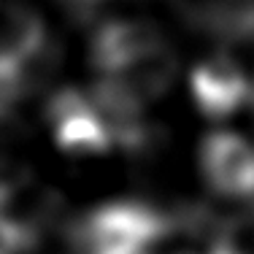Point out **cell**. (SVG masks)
I'll use <instances>...</instances> for the list:
<instances>
[{"mask_svg":"<svg viewBox=\"0 0 254 254\" xmlns=\"http://www.w3.org/2000/svg\"><path fill=\"white\" fill-rule=\"evenodd\" d=\"M95 81L146 108L173 87L176 49L154 25L141 19H108L89 41Z\"/></svg>","mask_w":254,"mask_h":254,"instance_id":"1","label":"cell"},{"mask_svg":"<svg viewBox=\"0 0 254 254\" xmlns=\"http://www.w3.org/2000/svg\"><path fill=\"white\" fill-rule=\"evenodd\" d=\"M179 219L143 200H114L89 208L68 227L70 254H154Z\"/></svg>","mask_w":254,"mask_h":254,"instance_id":"2","label":"cell"},{"mask_svg":"<svg viewBox=\"0 0 254 254\" xmlns=\"http://www.w3.org/2000/svg\"><path fill=\"white\" fill-rule=\"evenodd\" d=\"M46 127L57 149L73 157H103L117 149L106 111L92 89L63 87L46 100Z\"/></svg>","mask_w":254,"mask_h":254,"instance_id":"3","label":"cell"},{"mask_svg":"<svg viewBox=\"0 0 254 254\" xmlns=\"http://www.w3.org/2000/svg\"><path fill=\"white\" fill-rule=\"evenodd\" d=\"M205 184L227 200H254V146L238 132H211L200 143Z\"/></svg>","mask_w":254,"mask_h":254,"instance_id":"4","label":"cell"},{"mask_svg":"<svg viewBox=\"0 0 254 254\" xmlns=\"http://www.w3.org/2000/svg\"><path fill=\"white\" fill-rule=\"evenodd\" d=\"M190 92L195 108L211 122H225L235 117L246 103H252L244 78L219 49L192 68Z\"/></svg>","mask_w":254,"mask_h":254,"instance_id":"5","label":"cell"},{"mask_svg":"<svg viewBox=\"0 0 254 254\" xmlns=\"http://www.w3.org/2000/svg\"><path fill=\"white\" fill-rule=\"evenodd\" d=\"M49 41L44 19L25 0H0V70L30 60Z\"/></svg>","mask_w":254,"mask_h":254,"instance_id":"6","label":"cell"},{"mask_svg":"<svg viewBox=\"0 0 254 254\" xmlns=\"http://www.w3.org/2000/svg\"><path fill=\"white\" fill-rule=\"evenodd\" d=\"M33 181L27 138L16 119H0V211L11 205Z\"/></svg>","mask_w":254,"mask_h":254,"instance_id":"7","label":"cell"},{"mask_svg":"<svg viewBox=\"0 0 254 254\" xmlns=\"http://www.w3.org/2000/svg\"><path fill=\"white\" fill-rule=\"evenodd\" d=\"M173 11L195 33L222 35L254 11V0H171Z\"/></svg>","mask_w":254,"mask_h":254,"instance_id":"8","label":"cell"},{"mask_svg":"<svg viewBox=\"0 0 254 254\" xmlns=\"http://www.w3.org/2000/svg\"><path fill=\"white\" fill-rule=\"evenodd\" d=\"M219 38H222L219 52L230 60V65L244 78L254 106V11H249L241 22H235L230 30H225Z\"/></svg>","mask_w":254,"mask_h":254,"instance_id":"9","label":"cell"},{"mask_svg":"<svg viewBox=\"0 0 254 254\" xmlns=\"http://www.w3.org/2000/svg\"><path fill=\"white\" fill-rule=\"evenodd\" d=\"M214 249L227 254H254V200L246 205V211L235 214L219 227Z\"/></svg>","mask_w":254,"mask_h":254,"instance_id":"10","label":"cell"},{"mask_svg":"<svg viewBox=\"0 0 254 254\" xmlns=\"http://www.w3.org/2000/svg\"><path fill=\"white\" fill-rule=\"evenodd\" d=\"M57 3L63 5L68 14L78 16V19H89V16H92L95 11L106 3V0H57Z\"/></svg>","mask_w":254,"mask_h":254,"instance_id":"11","label":"cell"}]
</instances>
